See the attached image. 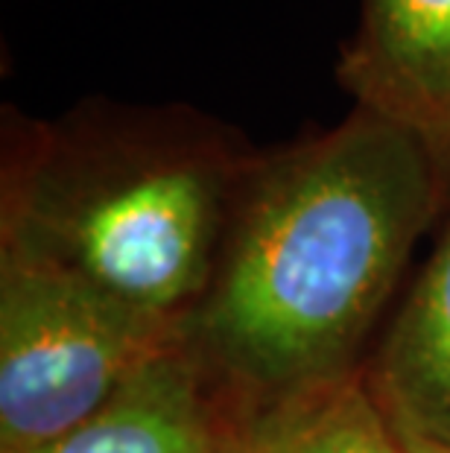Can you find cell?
I'll return each mask as SVG.
<instances>
[{"label":"cell","mask_w":450,"mask_h":453,"mask_svg":"<svg viewBox=\"0 0 450 453\" xmlns=\"http://www.w3.org/2000/svg\"><path fill=\"white\" fill-rule=\"evenodd\" d=\"M400 436H404V433H400ZM407 441H409V448H413V453H445V450H436V448L424 445V441H416V439H407Z\"/></svg>","instance_id":"8"},{"label":"cell","mask_w":450,"mask_h":453,"mask_svg":"<svg viewBox=\"0 0 450 453\" xmlns=\"http://www.w3.org/2000/svg\"><path fill=\"white\" fill-rule=\"evenodd\" d=\"M362 378L407 439L450 453V202L436 249Z\"/></svg>","instance_id":"6"},{"label":"cell","mask_w":450,"mask_h":453,"mask_svg":"<svg viewBox=\"0 0 450 453\" xmlns=\"http://www.w3.org/2000/svg\"><path fill=\"white\" fill-rule=\"evenodd\" d=\"M237 421L185 336L94 416L24 453H228Z\"/></svg>","instance_id":"5"},{"label":"cell","mask_w":450,"mask_h":453,"mask_svg":"<svg viewBox=\"0 0 450 453\" xmlns=\"http://www.w3.org/2000/svg\"><path fill=\"white\" fill-rule=\"evenodd\" d=\"M228 453H413L362 372L237 421Z\"/></svg>","instance_id":"7"},{"label":"cell","mask_w":450,"mask_h":453,"mask_svg":"<svg viewBox=\"0 0 450 453\" xmlns=\"http://www.w3.org/2000/svg\"><path fill=\"white\" fill-rule=\"evenodd\" d=\"M4 132L0 255L187 322L255 150L181 109H80Z\"/></svg>","instance_id":"2"},{"label":"cell","mask_w":450,"mask_h":453,"mask_svg":"<svg viewBox=\"0 0 450 453\" xmlns=\"http://www.w3.org/2000/svg\"><path fill=\"white\" fill-rule=\"evenodd\" d=\"M185 336L187 322L0 255V453L65 436Z\"/></svg>","instance_id":"3"},{"label":"cell","mask_w":450,"mask_h":453,"mask_svg":"<svg viewBox=\"0 0 450 453\" xmlns=\"http://www.w3.org/2000/svg\"><path fill=\"white\" fill-rule=\"evenodd\" d=\"M450 202L413 132L369 109L255 152L187 345L237 418L362 372V345Z\"/></svg>","instance_id":"1"},{"label":"cell","mask_w":450,"mask_h":453,"mask_svg":"<svg viewBox=\"0 0 450 453\" xmlns=\"http://www.w3.org/2000/svg\"><path fill=\"white\" fill-rule=\"evenodd\" d=\"M337 76L360 109L413 132L450 179V0H362Z\"/></svg>","instance_id":"4"}]
</instances>
